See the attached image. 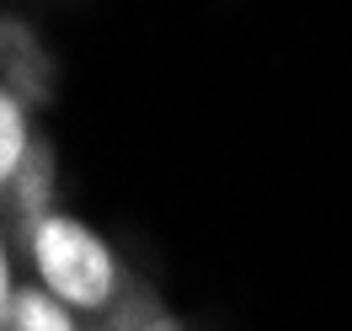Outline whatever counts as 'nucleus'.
<instances>
[{"mask_svg": "<svg viewBox=\"0 0 352 331\" xmlns=\"http://www.w3.org/2000/svg\"><path fill=\"white\" fill-rule=\"evenodd\" d=\"M32 257H38V278H43L65 305L102 310L112 299V288H118L112 251L102 246V235L86 230L80 220L48 214V220L32 230Z\"/></svg>", "mask_w": 352, "mask_h": 331, "instance_id": "1", "label": "nucleus"}, {"mask_svg": "<svg viewBox=\"0 0 352 331\" xmlns=\"http://www.w3.org/2000/svg\"><path fill=\"white\" fill-rule=\"evenodd\" d=\"M48 182H54V155H48V145H32L27 160H22V171H16V198H22V214L32 220V230L48 220V214H43Z\"/></svg>", "mask_w": 352, "mask_h": 331, "instance_id": "2", "label": "nucleus"}, {"mask_svg": "<svg viewBox=\"0 0 352 331\" xmlns=\"http://www.w3.org/2000/svg\"><path fill=\"white\" fill-rule=\"evenodd\" d=\"M6 326L11 331H75L69 315L48 299L43 288H22V294L11 299V321H6Z\"/></svg>", "mask_w": 352, "mask_h": 331, "instance_id": "3", "label": "nucleus"}, {"mask_svg": "<svg viewBox=\"0 0 352 331\" xmlns=\"http://www.w3.org/2000/svg\"><path fill=\"white\" fill-rule=\"evenodd\" d=\"M27 150H32V145H27V118H22V107H16V96L0 91V182H16Z\"/></svg>", "mask_w": 352, "mask_h": 331, "instance_id": "4", "label": "nucleus"}, {"mask_svg": "<svg viewBox=\"0 0 352 331\" xmlns=\"http://www.w3.org/2000/svg\"><path fill=\"white\" fill-rule=\"evenodd\" d=\"M11 273H6V251H0V321H11Z\"/></svg>", "mask_w": 352, "mask_h": 331, "instance_id": "5", "label": "nucleus"}]
</instances>
